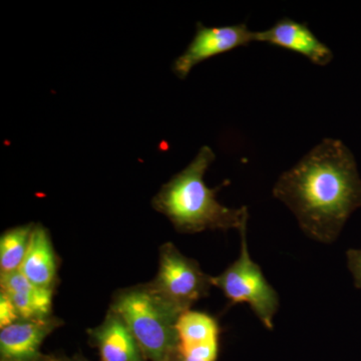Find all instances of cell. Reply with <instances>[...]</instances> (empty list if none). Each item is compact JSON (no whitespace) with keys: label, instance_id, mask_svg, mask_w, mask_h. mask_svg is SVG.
Returning <instances> with one entry per match:
<instances>
[{"label":"cell","instance_id":"6","mask_svg":"<svg viewBox=\"0 0 361 361\" xmlns=\"http://www.w3.org/2000/svg\"><path fill=\"white\" fill-rule=\"evenodd\" d=\"M254 33L245 23L214 27L197 23L194 39L184 54L174 61L173 71L178 78L184 80L202 61L251 44L254 42Z\"/></svg>","mask_w":361,"mask_h":361},{"label":"cell","instance_id":"8","mask_svg":"<svg viewBox=\"0 0 361 361\" xmlns=\"http://www.w3.org/2000/svg\"><path fill=\"white\" fill-rule=\"evenodd\" d=\"M254 42L296 52L316 66H327L334 59V51L318 39L306 23L288 18L278 20L263 32H255Z\"/></svg>","mask_w":361,"mask_h":361},{"label":"cell","instance_id":"16","mask_svg":"<svg viewBox=\"0 0 361 361\" xmlns=\"http://www.w3.org/2000/svg\"><path fill=\"white\" fill-rule=\"evenodd\" d=\"M170 361H202L197 360V358L192 357V356L186 355L183 353L180 349L176 351L175 355L172 356Z\"/></svg>","mask_w":361,"mask_h":361},{"label":"cell","instance_id":"4","mask_svg":"<svg viewBox=\"0 0 361 361\" xmlns=\"http://www.w3.org/2000/svg\"><path fill=\"white\" fill-rule=\"evenodd\" d=\"M239 232L240 256L220 275L212 277L213 286L219 288L231 304H248L266 329L272 330L274 316L279 310V295L266 279L260 266L252 260L247 226Z\"/></svg>","mask_w":361,"mask_h":361},{"label":"cell","instance_id":"3","mask_svg":"<svg viewBox=\"0 0 361 361\" xmlns=\"http://www.w3.org/2000/svg\"><path fill=\"white\" fill-rule=\"evenodd\" d=\"M110 308L123 318L149 361H170L179 349L177 322L182 312L149 283L118 291Z\"/></svg>","mask_w":361,"mask_h":361},{"label":"cell","instance_id":"12","mask_svg":"<svg viewBox=\"0 0 361 361\" xmlns=\"http://www.w3.org/2000/svg\"><path fill=\"white\" fill-rule=\"evenodd\" d=\"M177 332L180 349L220 341L221 330L217 319L200 311L188 310L182 313L177 322Z\"/></svg>","mask_w":361,"mask_h":361},{"label":"cell","instance_id":"17","mask_svg":"<svg viewBox=\"0 0 361 361\" xmlns=\"http://www.w3.org/2000/svg\"><path fill=\"white\" fill-rule=\"evenodd\" d=\"M54 360L56 361H89L87 358L82 357L80 355H75L73 357H56L54 356Z\"/></svg>","mask_w":361,"mask_h":361},{"label":"cell","instance_id":"1","mask_svg":"<svg viewBox=\"0 0 361 361\" xmlns=\"http://www.w3.org/2000/svg\"><path fill=\"white\" fill-rule=\"evenodd\" d=\"M275 198L295 216L310 239L331 244L361 207V178L343 142L324 139L278 178Z\"/></svg>","mask_w":361,"mask_h":361},{"label":"cell","instance_id":"7","mask_svg":"<svg viewBox=\"0 0 361 361\" xmlns=\"http://www.w3.org/2000/svg\"><path fill=\"white\" fill-rule=\"evenodd\" d=\"M56 317L20 319L0 330V361H39L47 337L61 326Z\"/></svg>","mask_w":361,"mask_h":361},{"label":"cell","instance_id":"15","mask_svg":"<svg viewBox=\"0 0 361 361\" xmlns=\"http://www.w3.org/2000/svg\"><path fill=\"white\" fill-rule=\"evenodd\" d=\"M348 269L355 281V286L361 289V249H349L346 252Z\"/></svg>","mask_w":361,"mask_h":361},{"label":"cell","instance_id":"18","mask_svg":"<svg viewBox=\"0 0 361 361\" xmlns=\"http://www.w3.org/2000/svg\"><path fill=\"white\" fill-rule=\"evenodd\" d=\"M39 361H56V360H54V356L44 355V357L42 358V360H39Z\"/></svg>","mask_w":361,"mask_h":361},{"label":"cell","instance_id":"13","mask_svg":"<svg viewBox=\"0 0 361 361\" xmlns=\"http://www.w3.org/2000/svg\"><path fill=\"white\" fill-rule=\"evenodd\" d=\"M35 224L18 226L7 230L0 238V273L20 271L25 260Z\"/></svg>","mask_w":361,"mask_h":361},{"label":"cell","instance_id":"14","mask_svg":"<svg viewBox=\"0 0 361 361\" xmlns=\"http://www.w3.org/2000/svg\"><path fill=\"white\" fill-rule=\"evenodd\" d=\"M18 311L6 294L0 293V329L20 320Z\"/></svg>","mask_w":361,"mask_h":361},{"label":"cell","instance_id":"5","mask_svg":"<svg viewBox=\"0 0 361 361\" xmlns=\"http://www.w3.org/2000/svg\"><path fill=\"white\" fill-rule=\"evenodd\" d=\"M156 291L176 310L184 313L209 294L212 276H209L193 259L187 257L172 243L161 247L158 274L149 282Z\"/></svg>","mask_w":361,"mask_h":361},{"label":"cell","instance_id":"2","mask_svg":"<svg viewBox=\"0 0 361 361\" xmlns=\"http://www.w3.org/2000/svg\"><path fill=\"white\" fill-rule=\"evenodd\" d=\"M215 158L210 147H202L194 160L166 183L154 198V208L180 233L240 231L247 226V207L228 208L216 198L218 190L207 187L204 176Z\"/></svg>","mask_w":361,"mask_h":361},{"label":"cell","instance_id":"11","mask_svg":"<svg viewBox=\"0 0 361 361\" xmlns=\"http://www.w3.org/2000/svg\"><path fill=\"white\" fill-rule=\"evenodd\" d=\"M20 272L32 284L54 290L58 280V261L51 236L44 226L35 225Z\"/></svg>","mask_w":361,"mask_h":361},{"label":"cell","instance_id":"9","mask_svg":"<svg viewBox=\"0 0 361 361\" xmlns=\"http://www.w3.org/2000/svg\"><path fill=\"white\" fill-rule=\"evenodd\" d=\"M89 336L101 361H149L123 318L111 308L104 322L89 330Z\"/></svg>","mask_w":361,"mask_h":361},{"label":"cell","instance_id":"10","mask_svg":"<svg viewBox=\"0 0 361 361\" xmlns=\"http://www.w3.org/2000/svg\"><path fill=\"white\" fill-rule=\"evenodd\" d=\"M1 293L6 294L20 319H39L51 316L54 290L32 284L20 272L0 275Z\"/></svg>","mask_w":361,"mask_h":361}]
</instances>
